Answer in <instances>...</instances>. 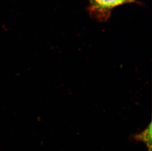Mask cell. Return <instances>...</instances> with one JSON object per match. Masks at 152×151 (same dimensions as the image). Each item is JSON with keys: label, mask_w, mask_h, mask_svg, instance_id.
Instances as JSON below:
<instances>
[{"label": "cell", "mask_w": 152, "mask_h": 151, "mask_svg": "<svg viewBox=\"0 0 152 151\" xmlns=\"http://www.w3.org/2000/svg\"><path fill=\"white\" fill-rule=\"evenodd\" d=\"M93 12H109L117 6L126 3L125 0H89Z\"/></svg>", "instance_id": "obj_1"}, {"label": "cell", "mask_w": 152, "mask_h": 151, "mask_svg": "<svg viewBox=\"0 0 152 151\" xmlns=\"http://www.w3.org/2000/svg\"><path fill=\"white\" fill-rule=\"evenodd\" d=\"M151 130L152 127L151 123L149 126L147 127V128L145 129L143 132L135 136L136 139L143 141L144 142L146 143L147 146L149 148V151H151Z\"/></svg>", "instance_id": "obj_2"}, {"label": "cell", "mask_w": 152, "mask_h": 151, "mask_svg": "<svg viewBox=\"0 0 152 151\" xmlns=\"http://www.w3.org/2000/svg\"><path fill=\"white\" fill-rule=\"evenodd\" d=\"M125 1L126 3H128V2H129V1H132L134 0H125Z\"/></svg>", "instance_id": "obj_3"}]
</instances>
